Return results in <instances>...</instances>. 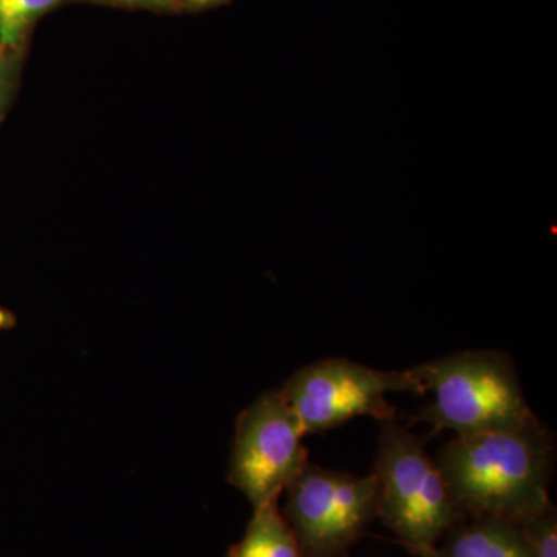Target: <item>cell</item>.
<instances>
[{
    "label": "cell",
    "mask_w": 557,
    "mask_h": 557,
    "mask_svg": "<svg viewBox=\"0 0 557 557\" xmlns=\"http://www.w3.org/2000/svg\"><path fill=\"white\" fill-rule=\"evenodd\" d=\"M435 461L465 518L522 523L552 504L555 443L541 423L453 438Z\"/></svg>",
    "instance_id": "cell-1"
},
{
    "label": "cell",
    "mask_w": 557,
    "mask_h": 557,
    "mask_svg": "<svg viewBox=\"0 0 557 557\" xmlns=\"http://www.w3.org/2000/svg\"><path fill=\"white\" fill-rule=\"evenodd\" d=\"M431 401L421 420L456 437L516 431L539 423L511 358L498 350H468L413 368Z\"/></svg>",
    "instance_id": "cell-2"
},
{
    "label": "cell",
    "mask_w": 557,
    "mask_h": 557,
    "mask_svg": "<svg viewBox=\"0 0 557 557\" xmlns=\"http://www.w3.org/2000/svg\"><path fill=\"white\" fill-rule=\"evenodd\" d=\"M373 475L379 483V518L417 557H435L440 541L465 520L437 461L423 440L397 418L381 421Z\"/></svg>",
    "instance_id": "cell-3"
},
{
    "label": "cell",
    "mask_w": 557,
    "mask_h": 557,
    "mask_svg": "<svg viewBox=\"0 0 557 557\" xmlns=\"http://www.w3.org/2000/svg\"><path fill=\"white\" fill-rule=\"evenodd\" d=\"M278 391L295 410L306 435L343 426L357 417L392 420L395 408L387 401L392 392L424 395L413 369L380 370L344 358L311 362Z\"/></svg>",
    "instance_id": "cell-4"
},
{
    "label": "cell",
    "mask_w": 557,
    "mask_h": 557,
    "mask_svg": "<svg viewBox=\"0 0 557 557\" xmlns=\"http://www.w3.org/2000/svg\"><path fill=\"white\" fill-rule=\"evenodd\" d=\"M285 493L282 515L295 531L306 557H348L351 545L379 518L375 475L307 463Z\"/></svg>",
    "instance_id": "cell-5"
},
{
    "label": "cell",
    "mask_w": 557,
    "mask_h": 557,
    "mask_svg": "<svg viewBox=\"0 0 557 557\" xmlns=\"http://www.w3.org/2000/svg\"><path fill=\"white\" fill-rule=\"evenodd\" d=\"M302 426L281 391L260 395L237 418L228 479L252 508L278 500L309 463Z\"/></svg>",
    "instance_id": "cell-6"
},
{
    "label": "cell",
    "mask_w": 557,
    "mask_h": 557,
    "mask_svg": "<svg viewBox=\"0 0 557 557\" xmlns=\"http://www.w3.org/2000/svg\"><path fill=\"white\" fill-rule=\"evenodd\" d=\"M435 557H533L519 523L493 518H472L457 523L443 537Z\"/></svg>",
    "instance_id": "cell-7"
},
{
    "label": "cell",
    "mask_w": 557,
    "mask_h": 557,
    "mask_svg": "<svg viewBox=\"0 0 557 557\" xmlns=\"http://www.w3.org/2000/svg\"><path fill=\"white\" fill-rule=\"evenodd\" d=\"M277 502L255 509L244 537L231 547L228 557H306Z\"/></svg>",
    "instance_id": "cell-8"
},
{
    "label": "cell",
    "mask_w": 557,
    "mask_h": 557,
    "mask_svg": "<svg viewBox=\"0 0 557 557\" xmlns=\"http://www.w3.org/2000/svg\"><path fill=\"white\" fill-rule=\"evenodd\" d=\"M58 3L60 0H0V51L17 49L33 22Z\"/></svg>",
    "instance_id": "cell-9"
},
{
    "label": "cell",
    "mask_w": 557,
    "mask_h": 557,
    "mask_svg": "<svg viewBox=\"0 0 557 557\" xmlns=\"http://www.w3.org/2000/svg\"><path fill=\"white\" fill-rule=\"evenodd\" d=\"M530 542L533 557H557V519L555 505L519 523Z\"/></svg>",
    "instance_id": "cell-10"
},
{
    "label": "cell",
    "mask_w": 557,
    "mask_h": 557,
    "mask_svg": "<svg viewBox=\"0 0 557 557\" xmlns=\"http://www.w3.org/2000/svg\"><path fill=\"white\" fill-rule=\"evenodd\" d=\"M94 2L116 3V5L131 7H168L177 0H94Z\"/></svg>",
    "instance_id": "cell-11"
},
{
    "label": "cell",
    "mask_w": 557,
    "mask_h": 557,
    "mask_svg": "<svg viewBox=\"0 0 557 557\" xmlns=\"http://www.w3.org/2000/svg\"><path fill=\"white\" fill-rule=\"evenodd\" d=\"M183 5L188 7V9H209V7L220 5V3L225 2V0H180Z\"/></svg>",
    "instance_id": "cell-12"
},
{
    "label": "cell",
    "mask_w": 557,
    "mask_h": 557,
    "mask_svg": "<svg viewBox=\"0 0 557 557\" xmlns=\"http://www.w3.org/2000/svg\"><path fill=\"white\" fill-rule=\"evenodd\" d=\"M14 325H16V318H14V314L0 307V332H2V330L14 327Z\"/></svg>",
    "instance_id": "cell-13"
},
{
    "label": "cell",
    "mask_w": 557,
    "mask_h": 557,
    "mask_svg": "<svg viewBox=\"0 0 557 557\" xmlns=\"http://www.w3.org/2000/svg\"><path fill=\"white\" fill-rule=\"evenodd\" d=\"M5 67H3V61L2 57H0V113H2L3 110V101H5L7 97V86H9V83H7V76H5Z\"/></svg>",
    "instance_id": "cell-14"
}]
</instances>
